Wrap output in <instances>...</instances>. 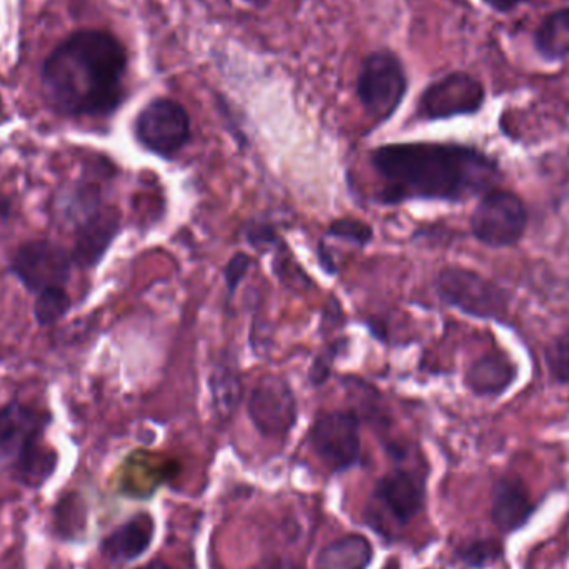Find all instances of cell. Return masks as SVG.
Returning <instances> with one entry per match:
<instances>
[{"label":"cell","instance_id":"obj_1","mask_svg":"<svg viewBox=\"0 0 569 569\" xmlns=\"http://www.w3.org/2000/svg\"><path fill=\"white\" fill-rule=\"evenodd\" d=\"M370 163L385 182L377 202L387 207L411 200L465 202L493 189L501 177L493 157L463 143H385L371 150Z\"/></svg>","mask_w":569,"mask_h":569},{"label":"cell","instance_id":"obj_2","mask_svg":"<svg viewBox=\"0 0 569 569\" xmlns=\"http://www.w3.org/2000/svg\"><path fill=\"white\" fill-rule=\"evenodd\" d=\"M129 56L107 30H77L47 57L40 72L43 96L60 116L107 119L126 100Z\"/></svg>","mask_w":569,"mask_h":569},{"label":"cell","instance_id":"obj_3","mask_svg":"<svg viewBox=\"0 0 569 569\" xmlns=\"http://www.w3.org/2000/svg\"><path fill=\"white\" fill-rule=\"evenodd\" d=\"M52 415L19 400L0 407V470L22 487L40 490L59 467L46 441Z\"/></svg>","mask_w":569,"mask_h":569},{"label":"cell","instance_id":"obj_4","mask_svg":"<svg viewBox=\"0 0 569 569\" xmlns=\"http://www.w3.org/2000/svg\"><path fill=\"white\" fill-rule=\"evenodd\" d=\"M357 99L375 126L388 122L403 103L408 73L400 57L390 49L373 50L361 60Z\"/></svg>","mask_w":569,"mask_h":569},{"label":"cell","instance_id":"obj_5","mask_svg":"<svg viewBox=\"0 0 569 569\" xmlns=\"http://www.w3.org/2000/svg\"><path fill=\"white\" fill-rule=\"evenodd\" d=\"M438 298L450 308L477 320L505 321L510 295L493 280L461 267H447L435 279Z\"/></svg>","mask_w":569,"mask_h":569},{"label":"cell","instance_id":"obj_6","mask_svg":"<svg viewBox=\"0 0 569 569\" xmlns=\"http://www.w3.org/2000/svg\"><path fill=\"white\" fill-rule=\"evenodd\" d=\"M133 137L147 152L172 160L192 140V120L182 103L156 97L137 113Z\"/></svg>","mask_w":569,"mask_h":569},{"label":"cell","instance_id":"obj_7","mask_svg":"<svg viewBox=\"0 0 569 569\" xmlns=\"http://www.w3.org/2000/svg\"><path fill=\"white\" fill-rule=\"evenodd\" d=\"M361 418L357 410L321 411L310 427V447L331 473H347L360 467Z\"/></svg>","mask_w":569,"mask_h":569},{"label":"cell","instance_id":"obj_8","mask_svg":"<svg viewBox=\"0 0 569 569\" xmlns=\"http://www.w3.org/2000/svg\"><path fill=\"white\" fill-rule=\"evenodd\" d=\"M528 222L530 216L521 197L493 187L480 197L471 213L470 227L475 239L483 246L510 249L523 239Z\"/></svg>","mask_w":569,"mask_h":569},{"label":"cell","instance_id":"obj_9","mask_svg":"<svg viewBox=\"0 0 569 569\" xmlns=\"http://www.w3.org/2000/svg\"><path fill=\"white\" fill-rule=\"evenodd\" d=\"M76 267L72 252L49 239L23 242L10 260L9 270L29 293L66 287Z\"/></svg>","mask_w":569,"mask_h":569},{"label":"cell","instance_id":"obj_10","mask_svg":"<svg viewBox=\"0 0 569 569\" xmlns=\"http://www.w3.org/2000/svg\"><path fill=\"white\" fill-rule=\"evenodd\" d=\"M487 89L478 77L457 70L425 87L417 102V117L427 122L475 116L483 109Z\"/></svg>","mask_w":569,"mask_h":569},{"label":"cell","instance_id":"obj_11","mask_svg":"<svg viewBox=\"0 0 569 569\" xmlns=\"http://www.w3.org/2000/svg\"><path fill=\"white\" fill-rule=\"evenodd\" d=\"M247 413L262 437H288L298 421V400L290 381L279 375L259 378L247 398Z\"/></svg>","mask_w":569,"mask_h":569},{"label":"cell","instance_id":"obj_12","mask_svg":"<svg viewBox=\"0 0 569 569\" xmlns=\"http://www.w3.org/2000/svg\"><path fill=\"white\" fill-rule=\"evenodd\" d=\"M73 229V263L82 270L96 269L122 230V216L113 206L82 220Z\"/></svg>","mask_w":569,"mask_h":569},{"label":"cell","instance_id":"obj_13","mask_svg":"<svg viewBox=\"0 0 569 569\" xmlns=\"http://www.w3.org/2000/svg\"><path fill=\"white\" fill-rule=\"evenodd\" d=\"M425 497V478L405 468L388 471L373 490L375 501L400 527L410 523L423 510Z\"/></svg>","mask_w":569,"mask_h":569},{"label":"cell","instance_id":"obj_14","mask_svg":"<svg viewBox=\"0 0 569 569\" xmlns=\"http://www.w3.org/2000/svg\"><path fill=\"white\" fill-rule=\"evenodd\" d=\"M153 538L156 520L143 511L110 531L100 543V553L112 563H132L150 550Z\"/></svg>","mask_w":569,"mask_h":569},{"label":"cell","instance_id":"obj_15","mask_svg":"<svg viewBox=\"0 0 569 569\" xmlns=\"http://www.w3.org/2000/svg\"><path fill=\"white\" fill-rule=\"evenodd\" d=\"M535 513L527 487L518 478L503 477L491 491V520L505 535L515 533L527 527Z\"/></svg>","mask_w":569,"mask_h":569},{"label":"cell","instance_id":"obj_16","mask_svg":"<svg viewBox=\"0 0 569 569\" xmlns=\"http://www.w3.org/2000/svg\"><path fill=\"white\" fill-rule=\"evenodd\" d=\"M518 378V367L503 351L481 355L468 367L465 385L478 398H498L507 393Z\"/></svg>","mask_w":569,"mask_h":569},{"label":"cell","instance_id":"obj_17","mask_svg":"<svg viewBox=\"0 0 569 569\" xmlns=\"http://www.w3.org/2000/svg\"><path fill=\"white\" fill-rule=\"evenodd\" d=\"M373 555V545L367 537L345 535L321 548L315 569H368Z\"/></svg>","mask_w":569,"mask_h":569},{"label":"cell","instance_id":"obj_18","mask_svg":"<svg viewBox=\"0 0 569 569\" xmlns=\"http://www.w3.org/2000/svg\"><path fill=\"white\" fill-rule=\"evenodd\" d=\"M210 395L213 408L222 418L236 413L243 398L242 377H240L239 361L233 357L220 358L213 367L209 378Z\"/></svg>","mask_w":569,"mask_h":569},{"label":"cell","instance_id":"obj_19","mask_svg":"<svg viewBox=\"0 0 569 569\" xmlns=\"http://www.w3.org/2000/svg\"><path fill=\"white\" fill-rule=\"evenodd\" d=\"M538 56L547 62H560L569 57V6L548 13L533 33Z\"/></svg>","mask_w":569,"mask_h":569},{"label":"cell","instance_id":"obj_20","mask_svg":"<svg viewBox=\"0 0 569 569\" xmlns=\"http://www.w3.org/2000/svg\"><path fill=\"white\" fill-rule=\"evenodd\" d=\"M87 507L79 495H63L53 507V531L62 540H77L86 533Z\"/></svg>","mask_w":569,"mask_h":569},{"label":"cell","instance_id":"obj_21","mask_svg":"<svg viewBox=\"0 0 569 569\" xmlns=\"http://www.w3.org/2000/svg\"><path fill=\"white\" fill-rule=\"evenodd\" d=\"M72 308V298L66 287L47 288L36 295L33 318L39 327H52L67 317Z\"/></svg>","mask_w":569,"mask_h":569},{"label":"cell","instance_id":"obj_22","mask_svg":"<svg viewBox=\"0 0 569 569\" xmlns=\"http://www.w3.org/2000/svg\"><path fill=\"white\" fill-rule=\"evenodd\" d=\"M503 558V547L495 540H470L455 551V560L465 569H487Z\"/></svg>","mask_w":569,"mask_h":569},{"label":"cell","instance_id":"obj_23","mask_svg":"<svg viewBox=\"0 0 569 569\" xmlns=\"http://www.w3.org/2000/svg\"><path fill=\"white\" fill-rule=\"evenodd\" d=\"M325 239L340 240L348 246L365 249L375 239V232L370 223L355 219V217H343V219L333 220L328 226V229L325 230Z\"/></svg>","mask_w":569,"mask_h":569},{"label":"cell","instance_id":"obj_24","mask_svg":"<svg viewBox=\"0 0 569 569\" xmlns=\"http://www.w3.org/2000/svg\"><path fill=\"white\" fill-rule=\"evenodd\" d=\"M545 363L555 383L569 387V330L561 331L547 345Z\"/></svg>","mask_w":569,"mask_h":569},{"label":"cell","instance_id":"obj_25","mask_svg":"<svg viewBox=\"0 0 569 569\" xmlns=\"http://www.w3.org/2000/svg\"><path fill=\"white\" fill-rule=\"evenodd\" d=\"M348 341L345 338H337V340L328 343L317 357L311 361L310 370H308V381L315 388L321 387L330 380L331 371H333L335 361L341 351L347 350Z\"/></svg>","mask_w":569,"mask_h":569},{"label":"cell","instance_id":"obj_26","mask_svg":"<svg viewBox=\"0 0 569 569\" xmlns=\"http://www.w3.org/2000/svg\"><path fill=\"white\" fill-rule=\"evenodd\" d=\"M243 239L252 249L262 250V252L283 247L276 226L266 219L247 220L246 226H243Z\"/></svg>","mask_w":569,"mask_h":569},{"label":"cell","instance_id":"obj_27","mask_svg":"<svg viewBox=\"0 0 569 569\" xmlns=\"http://www.w3.org/2000/svg\"><path fill=\"white\" fill-rule=\"evenodd\" d=\"M250 267H252V259L247 253L239 252L227 262L223 269V280H226L227 300H233L240 283L247 277Z\"/></svg>","mask_w":569,"mask_h":569},{"label":"cell","instance_id":"obj_28","mask_svg":"<svg viewBox=\"0 0 569 569\" xmlns=\"http://www.w3.org/2000/svg\"><path fill=\"white\" fill-rule=\"evenodd\" d=\"M317 256L318 263H320V267L321 269H323V272L328 273V276H337V263H335V259L333 257H331L327 243H318Z\"/></svg>","mask_w":569,"mask_h":569},{"label":"cell","instance_id":"obj_29","mask_svg":"<svg viewBox=\"0 0 569 569\" xmlns=\"http://www.w3.org/2000/svg\"><path fill=\"white\" fill-rule=\"evenodd\" d=\"M531 0H483L490 9H493L498 13H511L517 10L518 7L530 3Z\"/></svg>","mask_w":569,"mask_h":569},{"label":"cell","instance_id":"obj_30","mask_svg":"<svg viewBox=\"0 0 569 569\" xmlns=\"http://www.w3.org/2000/svg\"><path fill=\"white\" fill-rule=\"evenodd\" d=\"M253 569H295L290 563L283 560H269L266 563L259 565Z\"/></svg>","mask_w":569,"mask_h":569},{"label":"cell","instance_id":"obj_31","mask_svg":"<svg viewBox=\"0 0 569 569\" xmlns=\"http://www.w3.org/2000/svg\"><path fill=\"white\" fill-rule=\"evenodd\" d=\"M136 569H170L169 565L163 563L160 560L149 561V563L142 565V567Z\"/></svg>","mask_w":569,"mask_h":569},{"label":"cell","instance_id":"obj_32","mask_svg":"<svg viewBox=\"0 0 569 569\" xmlns=\"http://www.w3.org/2000/svg\"><path fill=\"white\" fill-rule=\"evenodd\" d=\"M10 213V202L6 199V197L0 196V217L2 219H6V217H9Z\"/></svg>","mask_w":569,"mask_h":569},{"label":"cell","instance_id":"obj_33","mask_svg":"<svg viewBox=\"0 0 569 569\" xmlns=\"http://www.w3.org/2000/svg\"><path fill=\"white\" fill-rule=\"evenodd\" d=\"M249 6L257 7V9H263V7L270 6L272 0H243Z\"/></svg>","mask_w":569,"mask_h":569},{"label":"cell","instance_id":"obj_34","mask_svg":"<svg viewBox=\"0 0 569 569\" xmlns=\"http://www.w3.org/2000/svg\"><path fill=\"white\" fill-rule=\"evenodd\" d=\"M3 113V106H2V99H0V117H2Z\"/></svg>","mask_w":569,"mask_h":569}]
</instances>
